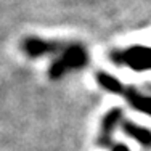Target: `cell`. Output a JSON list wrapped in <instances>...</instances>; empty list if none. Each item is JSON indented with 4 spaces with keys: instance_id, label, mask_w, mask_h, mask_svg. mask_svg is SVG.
<instances>
[{
    "instance_id": "6da1fadb",
    "label": "cell",
    "mask_w": 151,
    "mask_h": 151,
    "mask_svg": "<svg viewBox=\"0 0 151 151\" xmlns=\"http://www.w3.org/2000/svg\"><path fill=\"white\" fill-rule=\"evenodd\" d=\"M127 132L130 135H134L135 138H138L140 142L143 143V145H151V134L150 132H146V130H140V129H137V127H132V125H127Z\"/></svg>"
}]
</instances>
